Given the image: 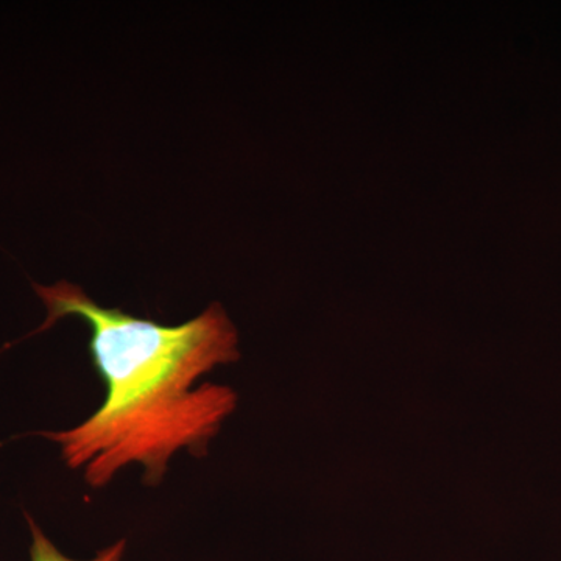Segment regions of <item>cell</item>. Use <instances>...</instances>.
I'll use <instances>...</instances> for the list:
<instances>
[{"label": "cell", "instance_id": "obj_2", "mask_svg": "<svg viewBox=\"0 0 561 561\" xmlns=\"http://www.w3.org/2000/svg\"><path fill=\"white\" fill-rule=\"evenodd\" d=\"M27 519L32 530V561H121L122 557H124L125 548H127V542L121 540L103 549L94 559L72 560L55 548L54 542L44 535V531L39 529L38 524L33 522L31 516L27 515Z\"/></svg>", "mask_w": 561, "mask_h": 561}, {"label": "cell", "instance_id": "obj_1", "mask_svg": "<svg viewBox=\"0 0 561 561\" xmlns=\"http://www.w3.org/2000/svg\"><path fill=\"white\" fill-rule=\"evenodd\" d=\"M47 309L33 334L77 317L91 331L90 353L105 382L106 397L90 419L68 431L41 432L57 443L70 470L83 471L92 489L108 485L131 463L144 468V483L158 485L173 454L205 457L238 394L203 382L219 365L239 359V335L219 302L165 327L117 308H103L77 284H33Z\"/></svg>", "mask_w": 561, "mask_h": 561}]
</instances>
